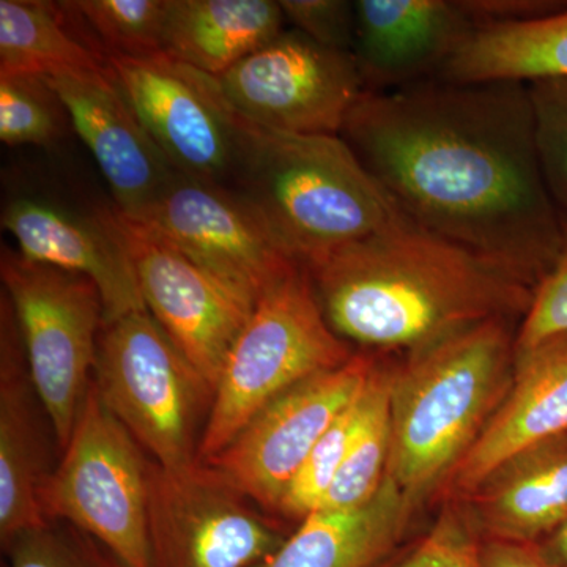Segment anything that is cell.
I'll return each mask as SVG.
<instances>
[{
	"mask_svg": "<svg viewBox=\"0 0 567 567\" xmlns=\"http://www.w3.org/2000/svg\"><path fill=\"white\" fill-rule=\"evenodd\" d=\"M567 432V331L516 352V372L486 431L446 486L462 499L527 447Z\"/></svg>",
	"mask_w": 567,
	"mask_h": 567,
	"instance_id": "d6986e66",
	"label": "cell"
},
{
	"mask_svg": "<svg viewBox=\"0 0 567 567\" xmlns=\"http://www.w3.org/2000/svg\"><path fill=\"white\" fill-rule=\"evenodd\" d=\"M353 59L364 92L436 80L476 32L461 0H357Z\"/></svg>",
	"mask_w": 567,
	"mask_h": 567,
	"instance_id": "2e32d148",
	"label": "cell"
},
{
	"mask_svg": "<svg viewBox=\"0 0 567 567\" xmlns=\"http://www.w3.org/2000/svg\"><path fill=\"white\" fill-rule=\"evenodd\" d=\"M415 506L386 476L371 502L354 509H317L276 554L257 567H379L405 536Z\"/></svg>",
	"mask_w": 567,
	"mask_h": 567,
	"instance_id": "44dd1931",
	"label": "cell"
},
{
	"mask_svg": "<svg viewBox=\"0 0 567 567\" xmlns=\"http://www.w3.org/2000/svg\"><path fill=\"white\" fill-rule=\"evenodd\" d=\"M364 388V386H363ZM363 390L347 406L344 413L328 429L312 453L306 458L300 472L293 477L279 505L278 516L281 520L300 524L309 514L319 509L336 476L344 465L347 454L363 421Z\"/></svg>",
	"mask_w": 567,
	"mask_h": 567,
	"instance_id": "4316f807",
	"label": "cell"
},
{
	"mask_svg": "<svg viewBox=\"0 0 567 567\" xmlns=\"http://www.w3.org/2000/svg\"><path fill=\"white\" fill-rule=\"evenodd\" d=\"M324 319L368 352H417L496 317L527 315L535 290L406 216L305 267Z\"/></svg>",
	"mask_w": 567,
	"mask_h": 567,
	"instance_id": "7a4b0ae2",
	"label": "cell"
},
{
	"mask_svg": "<svg viewBox=\"0 0 567 567\" xmlns=\"http://www.w3.org/2000/svg\"><path fill=\"white\" fill-rule=\"evenodd\" d=\"M274 0H171L164 54L219 78L284 31Z\"/></svg>",
	"mask_w": 567,
	"mask_h": 567,
	"instance_id": "7402d4cb",
	"label": "cell"
},
{
	"mask_svg": "<svg viewBox=\"0 0 567 567\" xmlns=\"http://www.w3.org/2000/svg\"><path fill=\"white\" fill-rule=\"evenodd\" d=\"M462 499L481 539L536 546L567 518V432L514 454Z\"/></svg>",
	"mask_w": 567,
	"mask_h": 567,
	"instance_id": "ffe728a7",
	"label": "cell"
},
{
	"mask_svg": "<svg viewBox=\"0 0 567 567\" xmlns=\"http://www.w3.org/2000/svg\"><path fill=\"white\" fill-rule=\"evenodd\" d=\"M103 69L102 55L71 31L62 2L0 0V78Z\"/></svg>",
	"mask_w": 567,
	"mask_h": 567,
	"instance_id": "cb8c5ba5",
	"label": "cell"
},
{
	"mask_svg": "<svg viewBox=\"0 0 567 567\" xmlns=\"http://www.w3.org/2000/svg\"><path fill=\"white\" fill-rule=\"evenodd\" d=\"M540 557L550 567H567V518L546 539L536 544Z\"/></svg>",
	"mask_w": 567,
	"mask_h": 567,
	"instance_id": "d590c367",
	"label": "cell"
},
{
	"mask_svg": "<svg viewBox=\"0 0 567 567\" xmlns=\"http://www.w3.org/2000/svg\"><path fill=\"white\" fill-rule=\"evenodd\" d=\"M107 70L175 173L233 185L235 145L215 78L162 54Z\"/></svg>",
	"mask_w": 567,
	"mask_h": 567,
	"instance_id": "5bb4252c",
	"label": "cell"
},
{
	"mask_svg": "<svg viewBox=\"0 0 567 567\" xmlns=\"http://www.w3.org/2000/svg\"><path fill=\"white\" fill-rule=\"evenodd\" d=\"M375 363L374 352L363 350L339 368L301 380L260 410L226 450L205 464L276 516L287 487L363 390Z\"/></svg>",
	"mask_w": 567,
	"mask_h": 567,
	"instance_id": "8fae6325",
	"label": "cell"
},
{
	"mask_svg": "<svg viewBox=\"0 0 567 567\" xmlns=\"http://www.w3.org/2000/svg\"><path fill=\"white\" fill-rule=\"evenodd\" d=\"M481 546L465 507L447 505L417 543L379 567H481Z\"/></svg>",
	"mask_w": 567,
	"mask_h": 567,
	"instance_id": "4dcf8cb0",
	"label": "cell"
},
{
	"mask_svg": "<svg viewBox=\"0 0 567 567\" xmlns=\"http://www.w3.org/2000/svg\"><path fill=\"white\" fill-rule=\"evenodd\" d=\"M148 536L155 567H257L290 533L215 466L151 461Z\"/></svg>",
	"mask_w": 567,
	"mask_h": 567,
	"instance_id": "9c48e42d",
	"label": "cell"
},
{
	"mask_svg": "<svg viewBox=\"0 0 567 567\" xmlns=\"http://www.w3.org/2000/svg\"><path fill=\"white\" fill-rule=\"evenodd\" d=\"M567 331V218L563 216V245L557 262L537 284L527 315L517 328L516 352L548 336Z\"/></svg>",
	"mask_w": 567,
	"mask_h": 567,
	"instance_id": "1f68e13d",
	"label": "cell"
},
{
	"mask_svg": "<svg viewBox=\"0 0 567 567\" xmlns=\"http://www.w3.org/2000/svg\"><path fill=\"white\" fill-rule=\"evenodd\" d=\"M341 137L406 218L529 289L557 262L528 84L432 80L363 92Z\"/></svg>",
	"mask_w": 567,
	"mask_h": 567,
	"instance_id": "6da1fadb",
	"label": "cell"
},
{
	"mask_svg": "<svg viewBox=\"0 0 567 567\" xmlns=\"http://www.w3.org/2000/svg\"><path fill=\"white\" fill-rule=\"evenodd\" d=\"M44 80L99 164L115 210L128 219L140 218L175 171L145 132L111 71H62Z\"/></svg>",
	"mask_w": 567,
	"mask_h": 567,
	"instance_id": "9a60e30c",
	"label": "cell"
},
{
	"mask_svg": "<svg viewBox=\"0 0 567 567\" xmlns=\"http://www.w3.org/2000/svg\"><path fill=\"white\" fill-rule=\"evenodd\" d=\"M3 554L6 567H126L99 540L65 522L18 536Z\"/></svg>",
	"mask_w": 567,
	"mask_h": 567,
	"instance_id": "f1b7e54d",
	"label": "cell"
},
{
	"mask_svg": "<svg viewBox=\"0 0 567 567\" xmlns=\"http://www.w3.org/2000/svg\"><path fill=\"white\" fill-rule=\"evenodd\" d=\"M70 121L58 93L40 76L0 78V140L17 145H50Z\"/></svg>",
	"mask_w": 567,
	"mask_h": 567,
	"instance_id": "83f0119b",
	"label": "cell"
},
{
	"mask_svg": "<svg viewBox=\"0 0 567 567\" xmlns=\"http://www.w3.org/2000/svg\"><path fill=\"white\" fill-rule=\"evenodd\" d=\"M0 276L21 328L33 388L62 451L95 372L102 293L85 276L33 262L7 246Z\"/></svg>",
	"mask_w": 567,
	"mask_h": 567,
	"instance_id": "ba28073f",
	"label": "cell"
},
{
	"mask_svg": "<svg viewBox=\"0 0 567 567\" xmlns=\"http://www.w3.org/2000/svg\"><path fill=\"white\" fill-rule=\"evenodd\" d=\"M2 226L25 259L91 279L102 293L104 322L145 311L132 256L111 212L91 218L18 197L3 208Z\"/></svg>",
	"mask_w": 567,
	"mask_h": 567,
	"instance_id": "e0dca14e",
	"label": "cell"
},
{
	"mask_svg": "<svg viewBox=\"0 0 567 567\" xmlns=\"http://www.w3.org/2000/svg\"><path fill=\"white\" fill-rule=\"evenodd\" d=\"M221 96L235 145L230 188L298 264H316L404 216L341 136L268 128Z\"/></svg>",
	"mask_w": 567,
	"mask_h": 567,
	"instance_id": "3957f363",
	"label": "cell"
},
{
	"mask_svg": "<svg viewBox=\"0 0 567 567\" xmlns=\"http://www.w3.org/2000/svg\"><path fill=\"white\" fill-rule=\"evenodd\" d=\"M349 342L331 330L303 265L276 282L227 357L215 386L199 462L218 456L260 410L301 380L347 363Z\"/></svg>",
	"mask_w": 567,
	"mask_h": 567,
	"instance_id": "5b68a950",
	"label": "cell"
},
{
	"mask_svg": "<svg viewBox=\"0 0 567 567\" xmlns=\"http://www.w3.org/2000/svg\"><path fill=\"white\" fill-rule=\"evenodd\" d=\"M393 365L377 358L363 388L364 413L341 472L319 509H354L374 498L388 476L391 456Z\"/></svg>",
	"mask_w": 567,
	"mask_h": 567,
	"instance_id": "d4e9b609",
	"label": "cell"
},
{
	"mask_svg": "<svg viewBox=\"0 0 567 567\" xmlns=\"http://www.w3.org/2000/svg\"><path fill=\"white\" fill-rule=\"evenodd\" d=\"M132 256L145 309L215 390L254 305L173 245L111 210Z\"/></svg>",
	"mask_w": 567,
	"mask_h": 567,
	"instance_id": "4fadbf2b",
	"label": "cell"
},
{
	"mask_svg": "<svg viewBox=\"0 0 567 567\" xmlns=\"http://www.w3.org/2000/svg\"><path fill=\"white\" fill-rule=\"evenodd\" d=\"M93 383L152 462L169 470L199 462L215 390L147 309L104 322Z\"/></svg>",
	"mask_w": 567,
	"mask_h": 567,
	"instance_id": "8992f818",
	"label": "cell"
},
{
	"mask_svg": "<svg viewBox=\"0 0 567 567\" xmlns=\"http://www.w3.org/2000/svg\"><path fill=\"white\" fill-rule=\"evenodd\" d=\"M62 458L43 491L50 522L103 544L126 567H155L148 536V464L91 383Z\"/></svg>",
	"mask_w": 567,
	"mask_h": 567,
	"instance_id": "52a82bcc",
	"label": "cell"
},
{
	"mask_svg": "<svg viewBox=\"0 0 567 567\" xmlns=\"http://www.w3.org/2000/svg\"><path fill=\"white\" fill-rule=\"evenodd\" d=\"M286 22L320 47L353 55L357 11L347 0H282Z\"/></svg>",
	"mask_w": 567,
	"mask_h": 567,
	"instance_id": "d6a6232c",
	"label": "cell"
},
{
	"mask_svg": "<svg viewBox=\"0 0 567 567\" xmlns=\"http://www.w3.org/2000/svg\"><path fill=\"white\" fill-rule=\"evenodd\" d=\"M132 221L254 306L301 265L244 194L219 183L175 173L151 207Z\"/></svg>",
	"mask_w": 567,
	"mask_h": 567,
	"instance_id": "30bf717a",
	"label": "cell"
},
{
	"mask_svg": "<svg viewBox=\"0 0 567 567\" xmlns=\"http://www.w3.org/2000/svg\"><path fill=\"white\" fill-rule=\"evenodd\" d=\"M44 413L9 298H0V544L50 524L43 509L48 472ZM48 420V416H47Z\"/></svg>",
	"mask_w": 567,
	"mask_h": 567,
	"instance_id": "ac0fdd59",
	"label": "cell"
},
{
	"mask_svg": "<svg viewBox=\"0 0 567 567\" xmlns=\"http://www.w3.org/2000/svg\"><path fill=\"white\" fill-rule=\"evenodd\" d=\"M461 6L476 32L543 20L567 10L566 0H461Z\"/></svg>",
	"mask_w": 567,
	"mask_h": 567,
	"instance_id": "836d02e7",
	"label": "cell"
},
{
	"mask_svg": "<svg viewBox=\"0 0 567 567\" xmlns=\"http://www.w3.org/2000/svg\"><path fill=\"white\" fill-rule=\"evenodd\" d=\"M481 567H550L529 544L483 540Z\"/></svg>",
	"mask_w": 567,
	"mask_h": 567,
	"instance_id": "e575fe53",
	"label": "cell"
},
{
	"mask_svg": "<svg viewBox=\"0 0 567 567\" xmlns=\"http://www.w3.org/2000/svg\"><path fill=\"white\" fill-rule=\"evenodd\" d=\"M235 110L268 128L334 134L364 92L352 54L282 31L259 51L215 78Z\"/></svg>",
	"mask_w": 567,
	"mask_h": 567,
	"instance_id": "7c38bea8",
	"label": "cell"
},
{
	"mask_svg": "<svg viewBox=\"0 0 567 567\" xmlns=\"http://www.w3.org/2000/svg\"><path fill=\"white\" fill-rule=\"evenodd\" d=\"M513 320H486L393 365L388 476L413 506L446 486L505 401L516 372Z\"/></svg>",
	"mask_w": 567,
	"mask_h": 567,
	"instance_id": "277c9868",
	"label": "cell"
},
{
	"mask_svg": "<svg viewBox=\"0 0 567 567\" xmlns=\"http://www.w3.org/2000/svg\"><path fill=\"white\" fill-rule=\"evenodd\" d=\"M84 24L106 59H148L164 54L171 0H74L62 2ZM95 50V48H93Z\"/></svg>",
	"mask_w": 567,
	"mask_h": 567,
	"instance_id": "484cf974",
	"label": "cell"
},
{
	"mask_svg": "<svg viewBox=\"0 0 567 567\" xmlns=\"http://www.w3.org/2000/svg\"><path fill=\"white\" fill-rule=\"evenodd\" d=\"M436 80L487 82L567 80V10L470 37Z\"/></svg>",
	"mask_w": 567,
	"mask_h": 567,
	"instance_id": "603a6c76",
	"label": "cell"
},
{
	"mask_svg": "<svg viewBox=\"0 0 567 567\" xmlns=\"http://www.w3.org/2000/svg\"><path fill=\"white\" fill-rule=\"evenodd\" d=\"M537 151L548 192L567 218V80L529 82Z\"/></svg>",
	"mask_w": 567,
	"mask_h": 567,
	"instance_id": "f546056e",
	"label": "cell"
}]
</instances>
